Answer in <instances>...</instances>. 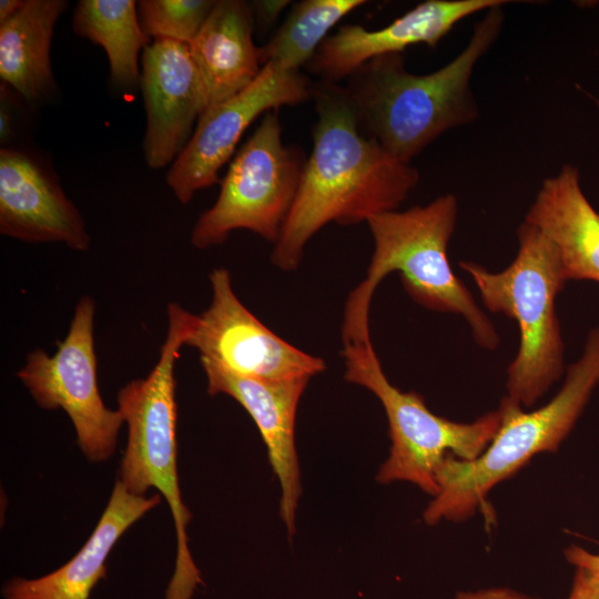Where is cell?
Returning a JSON list of instances; mask_svg holds the SVG:
<instances>
[{
	"label": "cell",
	"mask_w": 599,
	"mask_h": 599,
	"mask_svg": "<svg viewBox=\"0 0 599 599\" xmlns=\"http://www.w3.org/2000/svg\"><path fill=\"white\" fill-rule=\"evenodd\" d=\"M196 315L176 303L167 305V332L150 374L119 390L118 410L128 424V443L119 481L136 496L153 487L165 498L176 531V559L165 599H191L201 582L187 546L191 514L183 504L176 467L175 364L186 345Z\"/></svg>",
	"instance_id": "cell-5"
},
{
	"label": "cell",
	"mask_w": 599,
	"mask_h": 599,
	"mask_svg": "<svg viewBox=\"0 0 599 599\" xmlns=\"http://www.w3.org/2000/svg\"><path fill=\"white\" fill-rule=\"evenodd\" d=\"M314 84L301 71L270 62L244 90L209 106L166 174V183L176 199L186 204L197 191L219 183L220 170L232 158L251 123L280 106L313 99Z\"/></svg>",
	"instance_id": "cell-10"
},
{
	"label": "cell",
	"mask_w": 599,
	"mask_h": 599,
	"mask_svg": "<svg viewBox=\"0 0 599 599\" xmlns=\"http://www.w3.org/2000/svg\"><path fill=\"white\" fill-rule=\"evenodd\" d=\"M599 384V327L587 335L581 356L566 373L560 390L542 407L525 412L508 397L499 408L502 422L484 453L473 460L448 455L436 480L438 493L424 520L461 521L481 508L490 490L524 467L535 455L555 453L575 427Z\"/></svg>",
	"instance_id": "cell-4"
},
{
	"label": "cell",
	"mask_w": 599,
	"mask_h": 599,
	"mask_svg": "<svg viewBox=\"0 0 599 599\" xmlns=\"http://www.w3.org/2000/svg\"><path fill=\"white\" fill-rule=\"evenodd\" d=\"M508 2L426 0L377 30L344 24L335 34L326 37L306 68L322 82L336 83L376 57L402 53L414 44L434 48L461 20Z\"/></svg>",
	"instance_id": "cell-14"
},
{
	"label": "cell",
	"mask_w": 599,
	"mask_h": 599,
	"mask_svg": "<svg viewBox=\"0 0 599 599\" xmlns=\"http://www.w3.org/2000/svg\"><path fill=\"white\" fill-rule=\"evenodd\" d=\"M566 560L575 568H581L599 578V554H593L587 549L571 545L565 549Z\"/></svg>",
	"instance_id": "cell-24"
},
{
	"label": "cell",
	"mask_w": 599,
	"mask_h": 599,
	"mask_svg": "<svg viewBox=\"0 0 599 599\" xmlns=\"http://www.w3.org/2000/svg\"><path fill=\"white\" fill-rule=\"evenodd\" d=\"M67 7L64 0H26L0 23V78L30 105L47 102L54 93L50 50L54 27Z\"/></svg>",
	"instance_id": "cell-19"
},
{
	"label": "cell",
	"mask_w": 599,
	"mask_h": 599,
	"mask_svg": "<svg viewBox=\"0 0 599 599\" xmlns=\"http://www.w3.org/2000/svg\"><path fill=\"white\" fill-rule=\"evenodd\" d=\"M138 14L145 34L154 40L189 44L197 34L214 0H141Z\"/></svg>",
	"instance_id": "cell-22"
},
{
	"label": "cell",
	"mask_w": 599,
	"mask_h": 599,
	"mask_svg": "<svg viewBox=\"0 0 599 599\" xmlns=\"http://www.w3.org/2000/svg\"><path fill=\"white\" fill-rule=\"evenodd\" d=\"M345 380L370 390L388 420L390 449L377 480L408 481L435 497L437 471L448 455L463 460L480 456L502 422L500 408L471 423H457L429 410L416 392H402L387 379L372 341L343 345Z\"/></svg>",
	"instance_id": "cell-7"
},
{
	"label": "cell",
	"mask_w": 599,
	"mask_h": 599,
	"mask_svg": "<svg viewBox=\"0 0 599 599\" xmlns=\"http://www.w3.org/2000/svg\"><path fill=\"white\" fill-rule=\"evenodd\" d=\"M455 599H539L509 588H489L458 592Z\"/></svg>",
	"instance_id": "cell-25"
},
{
	"label": "cell",
	"mask_w": 599,
	"mask_h": 599,
	"mask_svg": "<svg viewBox=\"0 0 599 599\" xmlns=\"http://www.w3.org/2000/svg\"><path fill=\"white\" fill-rule=\"evenodd\" d=\"M518 251L500 272L473 261L459 262L476 284L488 311L516 321L519 348L507 367V396L530 407L562 376L564 341L556 297L567 280L555 245L536 226L522 221Z\"/></svg>",
	"instance_id": "cell-6"
},
{
	"label": "cell",
	"mask_w": 599,
	"mask_h": 599,
	"mask_svg": "<svg viewBox=\"0 0 599 599\" xmlns=\"http://www.w3.org/2000/svg\"><path fill=\"white\" fill-rule=\"evenodd\" d=\"M504 20L502 6L486 11L461 52L430 73L409 72L402 53L361 65L343 87L359 131L410 163L445 132L475 122L479 108L473 73L497 41Z\"/></svg>",
	"instance_id": "cell-2"
},
{
	"label": "cell",
	"mask_w": 599,
	"mask_h": 599,
	"mask_svg": "<svg viewBox=\"0 0 599 599\" xmlns=\"http://www.w3.org/2000/svg\"><path fill=\"white\" fill-rule=\"evenodd\" d=\"M524 221L555 245L567 282L599 283V213L586 197L575 165L565 164L542 181Z\"/></svg>",
	"instance_id": "cell-16"
},
{
	"label": "cell",
	"mask_w": 599,
	"mask_h": 599,
	"mask_svg": "<svg viewBox=\"0 0 599 599\" xmlns=\"http://www.w3.org/2000/svg\"><path fill=\"white\" fill-rule=\"evenodd\" d=\"M0 233L29 243L59 242L84 252L85 223L40 156L18 148L0 150Z\"/></svg>",
	"instance_id": "cell-13"
},
{
	"label": "cell",
	"mask_w": 599,
	"mask_h": 599,
	"mask_svg": "<svg viewBox=\"0 0 599 599\" xmlns=\"http://www.w3.org/2000/svg\"><path fill=\"white\" fill-rule=\"evenodd\" d=\"M317 121L313 150L271 253V263L295 271L308 241L326 224L367 222L398 210L419 182V172L358 129L343 87L314 84Z\"/></svg>",
	"instance_id": "cell-1"
},
{
	"label": "cell",
	"mask_w": 599,
	"mask_h": 599,
	"mask_svg": "<svg viewBox=\"0 0 599 599\" xmlns=\"http://www.w3.org/2000/svg\"><path fill=\"white\" fill-rule=\"evenodd\" d=\"M457 216L458 201L447 193L426 205L385 212L367 221L374 252L366 277L345 302L343 345L370 341L372 298L378 284L392 272L399 274L404 290L419 305L461 315L480 347L494 351L499 345L494 323L455 275L447 257Z\"/></svg>",
	"instance_id": "cell-3"
},
{
	"label": "cell",
	"mask_w": 599,
	"mask_h": 599,
	"mask_svg": "<svg viewBox=\"0 0 599 599\" xmlns=\"http://www.w3.org/2000/svg\"><path fill=\"white\" fill-rule=\"evenodd\" d=\"M26 0H1L0 1V23L14 16L24 4Z\"/></svg>",
	"instance_id": "cell-27"
},
{
	"label": "cell",
	"mask_w": 599,
	"mask_h": 599,
	"mask_svg": "<svg viewBox=\"0 0 599 599\" xmlns=\"http://www.w3.org/2000/svg\"><path fill=\"white\" fill-rule=\"evenodd\" d=\"M94 314V300L81 297L54 354L42 348L30 352L17 376L41 408H62L68 414L89 460L103 461L113 455L124 419L119 410L104 405L99 393Z\"/></svg>",
	"instance_id": "cell-9"
},
{
	"label": "cell",
	"mask_w": 599,
	"mask_h": 599,
	"mask_svg": "<svg viewBox=\"0 0 599 599\" xmlns=\"http://www.w3.org/2000/svg\"><path fill=\"white\" fill-rule=\"evenodd\" d=\"M72 28L104 49L115 88L131 91L140 85L139 53L151 41L141 27L134 0H80Z\"/></svg>",
	"instance_id": "cell-20"
},
{
	"label": "cell",
	"mask_w": 599,
	"mask_h": 599,
	"mask_svg": "<svg viewBox=\"0 0 599 599\" xmlns=\"http://www.w3.org/2000/svg\"><path fill=\"white\" fill-rule=\"evenodd\" d=\"M160 502L159 495H133L116 480L95 529L78 554L65 565L40 578H12L3 587V598L89 599L97 582L105 577V560L115 542Z\"/></svg>",
	"instance_id": "cell-17"
},
{
	"label": "cell",
	"mask_w": 599,
	"mask_h": 599,
	"mask_svg": "<svg viewBox=\"0 0 599 599\" xmlns=\"http://www.w3.org/2000/svg\"><path fill=\"white\" fill-rule=\"evenodd\" d=\"M209 278L211 303L196 315L186 343L199 351L200 358L235 374L270 382L311 379L326 369L323 358L277 336L241 303L226 268L213 270Z\"/></svg>",
	"instance_id": "cell-11"
},
{
	"label": "cell",
	"mask_w": 599,
	"mask_h": 599,
	"mask_svg": "<svg viewBox=\"0 0 599 599\" xmlns=\"http://www.w3.org/2000/svg\"><path fill=\"white\" fill-rule=\"evenodd\" d=\"M307 158L283 143L277 110L261 123L230 163L215 203L196 221L191 243L204 250L231 232L248 230L275 244L295 201Z\"/></svg>",
	"instance_id": "cell-8"
},
{
	"label": "cell",
	"mask_w": 599,
	"mask_h": 599,
	"mask_svg": "<svg viewBox=\"0 0 599 599\" xmlns=\"http://www.w3.org/2000/svg\"><path fill=\"white\" fill-rule=\"evenodd\" d=\"M140 87L146 113L144 159L151 169H162L181 154L209 106L189 45L171 40L146 45Z\"/></svg>",
	"instance_id": "cell-12"
},
{
	"label": "cell",
	"mask_w": 599,
	"mask_h": 599,
	"mask_svg": "<svg viewBox=\"0 0 599 599\" xmlns=\"http://www.w3.org/2000/svg\"><path fill=\"white\" fill-rule=\"evenodd\" d=\"M364 0H304L295 3L281 28L261 47L262 65L300 71L312 60L327 32Z\"/></svg>",
	"instance_id": "cell-21"
},
{
	"label": "cell",
	"mask_w": 599,
	"mask_h": 599,
	"mask_svg": "<svg viewBox=\"0 0 599 599\" xmlns=\"http://www.w3.org/2000/svg\"><path fill=\"white\" fill-rule=\"evenodd\" d=\"M200 363L206 375L207 393L233 397L256 424L280 481V515L292 535L301 496L295 419L309 378L270 382L235 374L205 358H200Z\"/></svg>",
	"instance_id": "cell-15"
},
{
	"label": "cell",
	"mask_w": 599,
	"mask_h": 599,
	"mask_svg": "<svg viewBox=\"0 0 599 599\" xmlns=\"http://www.w3.org/2000/svg\"><path fill=\"white\" fill-rule=\"evenodd\" d=\"M290 1H253L250 3L254 20L264 26H268L276 20Z\"/></svg>",
	"instance_id": "cell-26"
},
{
	"label": "cell",
	"mask_w": 599,
	"mask_h": 599,
	"mask_svg": "<svg viewBox=\"0 0 599 599\" xmlns=\"http://www.w3.org/2000/svg\"><path fill=\"white\" fill-rule=\"evenodd\" d=\"M253 29L254 16L248 2L217 0L187 44L209 106L241 92L261 73V47L254 43Z\"/></svg>",
	"instance_id": "cell-18"
},
{
	"label": "cell",
	"mask_w": 599,
	"mask_h": 599,
	"mask_svg": "<svg viewBox=\"0 0 599 599\" xmlns=\"http://www.w3.org/2000/svg\"><path fill=\"white\" fill-rule=\"evenodd\" d=\"M567 599H599V578L585 569L576 568Z\"/></svg>",
	"instance_id": "cell-23"
}]
</instances>
